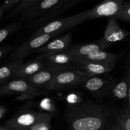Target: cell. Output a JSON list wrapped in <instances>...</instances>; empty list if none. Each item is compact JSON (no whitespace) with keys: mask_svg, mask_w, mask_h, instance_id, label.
I'll return each instance as SVG.
<instances>
[{"mask_svg":"<svg viewBox=\"0 0 130 130\" xmlns=\"http://www.w3.org/2000/svg\"><path fill=\"white\" fill-rule=\"evenodd\" d=\"M68 130H103L110 124V112L105 105L91 101L70 105L64 112Z\"/></svg>","mask_w":130,"mask_h":130,"instance_id":"1","label":"cell"},{"mask_svg":"<svg viewBox=\"0 0 130 130\" xmlns=\"http://www.w3.org/2000/svg\"><path fill=\"white\" fill-rule=\"evenodd\" d=\"M53 116L51 113L33 110L23 111L6 121L5 127L10 130H28L38 123L50 122Z\"/></svg>","mask_w":130,"mask_h":130,"instance_id":"2","label":"cell"},{"mask_svg":"<svg viewBox=\"0 0 130 130\" xmlns=\"http://www.w3.org/2000/svg\"><path fill=\"white\" fill-rule=\"evenodd\" d=\"M87 20H89V10L68 17L57 19L38 28L32 34L29 39L42 34H51L57 32H64Z\"/></svg>","mask_w":130,"mask_h":130,"instance_id":"3","label":"cell"},{"mask_svg":"<svg viewBox=\"0 0 130 130\" xmlns=\"http://www.w3.org/2000/svg\"><path fill=\"white\" fill-rule=\"evenodd\" d=\"M89 76V74L77 69L65 70L59 72L43 88L48 91H56L75 87L82 85Z\"/></svg>","mask_w":130,"mask_h":130,"instance_id":"4","label":"cell"},{"mask_svg":"<svg viewBox=\"0 0 130 130\" xmlns=\"http://www.w3.org/2000/svg\"><path fill=\"white\" fill-rule=\"evenodd\" d=\"M62 33L61 32H57L51 34H42L29 39L15 50L9 56L8 60L11 62L17 60L23 61L24 58L29 57L31 53L36 52L44 44Z\"/></svg>","mask_w":130,"mask_h":130,"instance_id":"5","label":"cell"},{"mask_svg":"<svg viewBox=\"0 0 130 130\" xmlns=\"http://www.w3.org/2000/svg\"><path fill=\"white\" fill-rule=\"evenodd\" d=\"M74 68L71 64L56 65L48 63V66L31 77L25 79L29 83L36 88H44L59 72L65 70Z\"/></svg>","mask_w":130,"mask_h":130,"instance_id":"6","label":"cell"},{"mask_svg":"<svg viewBox=\"0 0 130 130\" xmlns=\"http://www.w3.org/2000/svg\"><path fill=\"white\" fill-rule=\"evenodd\" d=\"M130 34L124 29H121L115 19L108 18V24L104 32V36L98 41L103 50L117 42L122 41Z\"/></svg>","mask_w":130,"mask_h":130,"instance_id":"7","label":"cell"},{"mask_svg":"<svg viewBox=\"0 0 130 130\" xmlns=\"http://www.w3.org/2000/svg\"><path fill=\"white\" fill-rule=\"evenodd\" d=\"M17 93L35 96L40 94V92L39 89L32 86L26 80L19 78L7 82L0 88V96Z\"/></svg>","mask_w":130,"mask_h":130,"instance_id":"8","label":"cell"},{"mask_svg":"<svg viewBox=\"0 0 130 130\" xmlns=\"http://www.w3.org/2000/svg\"><path fill=\"white\" fill-rule=\"evenodd\" d=\"M123 3V0H104L89 10V20L103 17L115 19Z\"/></svg>","mask_w":130,"mask_h":130,"instance_id":"9","label":"cell"},{"mask_svg":"<svg viewBox=\"0 0 130 130\" xmlns=\"http://www.w3.org/2000/svg\"><path fill=\"white\" fill-rule=\"evenodd\" d=\"M71 33H68L56 39L54 38L37 51L36 52L41 53V54L37 57L36 59L42 60L47 56L66 50L71 47Z\"/></svg>","mask_w":130,"mask_h":130,"instance_id":"10","label":"cell"},{"mask_svg":"<svg viewBox=\"0 0 130 130\" xmlns=\"http://www.w3.org/2000/svg\"><path fill=\"white\" fill-rule=\"evenodd\" d=\"M62 1V0H40L25 10L20 15V19L22 22H31L48 12Z\"/></svg>","mask_w":130,"mask_h":130,"instance_id":"11","label":"cell"},{"mask_svg":"<svg viewBox=\"0 0 130 130\" xmlns=\"http://www.w3.org/2000/svg\"><path fill=\"white\" fill-rule=\"evenodd\" d=\"M75 68L92 76H100L111 72L115 63H99L74 60L72 62Z\"/></svg>","mask_w":130,"mask_h":130,"instance_id":"12","label":"cell"},{"mask_svg":"<svg viewBox=\"0 0 130 130\" xmlns=\"http://www.w3.org/2000/svg\"><path fill=\"white\" fill-rule=\"evenodd\" d=\"M112 81V77L104 79L98 76L89 75L84 80L82 85L89 92L99 95V96H103L108 93Z\"/></svg>","mask_w":130,"mask_h":130,"instance_id":"13","label":"cell"},{"mask_svg":"<svg viewBox=\"0 0 130 130\" xmlns=\"http://www.w3.org/2000/svg\"><path fill=\"white\" fill-rule=\"evenodd\" d=\"M48 65V63L45 62L44 60H38L36 58L30 60L26 63H23L22 66L16 72L14 77L25 79L38 73Z\"/></svg>","mask_w":130,"mask_h":130,"instance_id":"14","label":"cell"},{"mask_svg":"<svg viewBox=\"0 0 130 130\" xmlns=\"http://www.w3.org/2000/svg\"><path fill=\"white\" fill-rule=\"evenodd\" d=\"M83 1L84 0H62L53 8L45 13L42 16V20L45 22H49L52 20H56L68 9L71 8L76 4Z\"/></svg>","mask_w":130,"mask_h":130,"instance_id":"15","label":"cell"},{"mask_svg":"<svg viewBox=\"0 0 130 130\" xmlns=\"http://www.w3.org/2000/svg\"><path fill=\"white\" fill-rule=\"evenodd\" d=\"M75 56L73 46L66 50L45 57L42 60L56 65H69L72 63Z\"/></svg>","mask_w":130,"mask_h":130,"instance_id":"16","label":"cell"},{"mask_svg":"<svg viewBox=\"0 0 130 130\" xmlns=\"http://www.w3.org/2000/svg\"><path fill=\"white\" fill-rule=\"evenodd\" d=\"M118 59V55L111 53L104 50L93 52L82 57H75L74 60L99 62V63H115Z\"/></svg>","mask_w":130,"mask_h":130,"instance_id":"17","label":"cell"},{"mask_svg":"<svg viewBox=\"0 0 130 130\" xmlns=\"http://www.w3.org/2000/svg\"><path fill=\"white\" fill-rule=\"evenodd\" d=\"M23 63L24 62L22 60L13 61L8 64L0 67V85L14 77Z\"/></svg>","mask_w":130,"mask_h":130,"instance_id":"18","label":"cell"},{"mask_svg":"<svg viewBox=\"0 0 130 130\" xmlns=\"http://www.w3.org/2000/svg\"><path fill=\"white\" fill-rule=\"evenodd\" d=\"M109 92H110L112 95L117 99H127L128 83H127V78L115 85L112 82L107 94Z\"/></svg>","mask_w":130,"mask_h":130,"instance_id":"19","label":"cell"},{"mask_svg":"<svg viewBox=\"0 0 130 130\" xmlns=\"http://www.w3.org/2000/svg\"><path fill=\"white\" fill-rule=\"evenodd\" d=\"M73 47L75 53V57H82L93 52L103 50L98 41L95 43L75 45Z\"/></svg>","mask_w":130,"mask_h":130,"instance_id":"20","label":"cell"},{"mask_svg":"<svg viewBox=\"0 0 130 130\" xmlns=\"http://www.w3.org/2000/svg\"><path fill=\"white\" fill-rule=\"evenodd\" d=\"M40 0H22L14 8L11 10V12L8 15L7 18H11L17 16L18 15H21L25 10L34 5L36 3L38 2Z\"/></svg>","mask_w":130,"mask_h":130,"instance_id":"21","label":"cell"},{"mask_svg":"<svg viewBox=\"0 0 130 130\" xmlns=\"http://www.w3.org/2000/svg\"><path fill=\"white\" fill-rule=\"evenodd\" d=\"M22 27V23L20 22H14L0 29V44L8 36H9L14 32L19 30Z\"/></svg>","mask_w":130,"mask_h":130,"instance_id":"22","label":"cell"},{"mask_svg":"<svg viewBox=\"0 0 130 130\" xmlns=\"http://www.w3.org/2000/svg\"><path fill=\"white\" fill-rule=\"evenodd\" d=\"M113 130H130V112L119 116L117 122L111 128Z\"/></svg>","mask_w":130,"mask_h":130,"instance_id":"23","label":"cell"},{"mask_svg":"<svg viewBox=\"0 0 130 130\" xmlns=\"http://www.w3.org/2000/svg\"><path fill=\"white\" fill-rule=\"evenodd\" d=\"M115 19L130 23V2L123 3L121 10L116 16Z\"/></svg>","mask_w":130,"mask_h":130,"instance_id":"24","label":"cell"},{"mask_svg":"<svg viewBox=\"0 0 130 130\" xmlns=\"http://www.w3.org/2000/svg\"><path fill=\"white\" fill-rule=\"evenodd\" d=\"M22 0H5L3 3L1 5L5 11L12 8L13 7H15L20 1Z\"/></svg>","mask_w":130,"mask_h":130,"instance_id":"25","label":"cell"},{"mask_svg":"<svg viewBox=\"0 0 130 130\" xmlns=\"http://www.w3.org/2000/svg\"><path fill=\"white\" fill-rule=\"evenodd\" d=\"M50 122H45L35 124L28 130H50Z\"/></svg>","mask_w":130,"mask_h":130,"instance_id":"26","label":"cell"},{"mask_svg":"<svg viewBox=\"0 0 130 130\" xmlns=\"http://www.w3.org/2000/svg\"><path fill=\"white\" fill-rule=\"evenodd\" d=\"M11 49H12V48L10 46H0V60L2 59L4 57H5L11 50Z\"/></svg>","mask_w":130,"mask_h":130,"instance_id":"27","label":"cell"},{"mask_svg":"<svg viewBox=\"0 0 130 130\" xmlns=\"http://www.w3.org/2000/svg\"><path fill=\"white\" fill-rule=\"evenodd\" d=\"M127 80L128 83V95H127V100H128V111L130 112V70H129L127 73Z\"/></svg>","mask_w":130,"mask_h":130,"instance_id":"28","label":"cell"},{"mask_svg":"<svg viewBox=\"0 0 130 130\" xmlns=\"http://www.w3.org/2000/svg\"><path fill=\"white\" fill-rule=\"evenodd\" d=\"M5 112H6V109H5V108H4L3 107L0 106V119H1L4 116Z\"/></svg>","mask_w":130,"mask_h":130,"instance_id":"29","label":"cell"},{"mask_svg":"<svg viewBox=\"0 0 130 130\" xmlns=\"http://www.w3.org/2000/svg\"><path fill=\"white\" fill-rule=\"evenodd\" d=\"M5 12V10H3V8H2V6H0V19H1V17L3 16V14Z\"/></svg>","mask_w":130,"mask_h":130,"instance_id":"30","label":"cell"},{"mask_svg":"<svg viewBox=\"0 0 130 130\" xmlns=\"http://www.w3.org/2000/svg\"><path fill=\"white\" fill-rule=\"evenodd\" d=\"M0 130H10V129L5 128V127H0Z\"/></svg>","mask_w":130,"mask_h":130,"instance_id":"31","label":"cell"},{"mask_svg":"<svg viewBox=\"0 0 130 130\" xmlns=\"http://www.w3.org/2000/svg\"><path fill=\"white\" fill-rule=\"evenodd\" d=\"M111 130H112V129H111Z\"/></svg>","mask_w":130,"mask_h":130,"instance_id":"32","label":"cell"}]
</instances>
